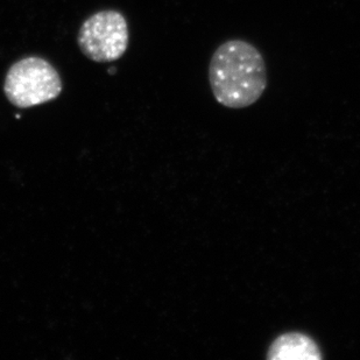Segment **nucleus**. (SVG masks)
Wrapping results in <instances>:
<instances>
[{"mask_svg": "<svg viewBox=\"0 0 360 360\" xmlns=\"http://www.w3.org/2000/svg\"><path fill=\"white\" fill-rule=\"evenodd\" d=\"M129 25L115 10L92 14L79 28L77 42L82 53L99 63L116 61L129 47Z\"/></svg>", "mask_w": 360, "mask_h": 360, "instance_id": "7ed1b4c3", "label": "nucleus"}, {"mask_svg": "<svg viewBox=\"0 0 360 360\" xmlns=\"http://www.w3.org/2000/svg\"><path fill=\"white\" fill-rule=\"evenodd\" d=\"M266 358L269 360H321L323 354L320 345L309 335L292 331L282 333L273 340Z\"/></svg>", "mask_w": 360, "mask_h": 360, "instance_id": "20e7f679", "label": "nucleus"}, {"mask_svg": "<svg viewBox=\"0 0 360 360\" xmlns=\"http://www.w3.org/2000/svg\"><path fill=\"white\" fill-rule=\"evenodd\" d=\"M214 99L229 109H245L264 95L269 79L265 58L255 44L232 39L219 44L209 63Z\"/></svg>", "mask_w": 360, "mask_h": 360, "instance_id": "f257e3e1", "label": "nucleus"}, {"mask_svg": "<svg viewBox=\"0 0 360 360\" xmlns=\"http://www.w3.org/2000/svg\"><path fill=\"white\" fill-rule=\"evenodd\" d=\"M4 91L17 108L41 105L58 98L62 91L61 77L47 60L28 56L11 65Z\"/></svg>", "mask_w": 360, "mask_h": 360, "instance_id": "f03ea898", "label": "nucleus"}]
</instances>
